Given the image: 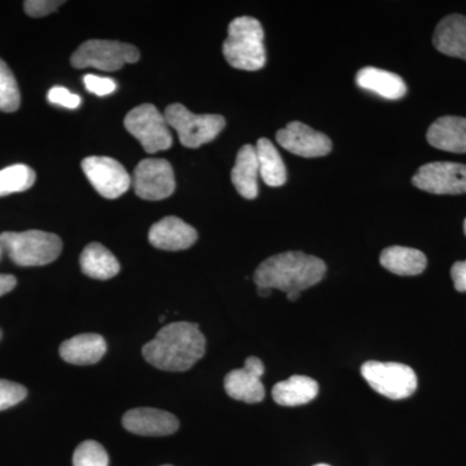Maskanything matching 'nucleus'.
I'll list each match as a JSON object with an SVG mask.
<instances>
[{
  "instance_id": "22",
  "label": "nucleus",
  "mask_w": 466,
  "mask_h": 466,
  "mask_svg": "<svg viewBox=\"0 0 466 466\" xmlns=\"http://www.w3.org/2000/svg\"><path fill=\"white\" fill-rule=\"evenodd\" d=\"M383 268L400 276L422 274L428 266V259L422 251L406 247L386 248L380 257Z\"/></svg>"
},
{
  "instance_id": "17",
  "label": "nucleus",
  "mask_w": 466,
  "mask_h": 466,
  "mask_svg": "<svg viewBox=\"0 0 466 466\" xmlns=\"http://www.w3.org/2000/svg\"><path fill=\"white\" fill-rule=\"evenodd\" d=\"M433 45L441 54L466 61V16L453 14L435 27Z\"/></svg>"
},
{
  "instance_id": "7",
  "label": "nucleus",
  "mask_w": 466,
  "mask_h": 466,
  "mask_svg": "<svg viewBox=\"0 0 466 466\" xmlns=\"http://www.w3.org/2000/svg\"><path fill=\"white\" fill-rule=\"evenodd\" d=\"M361 375L373 390L389 400H406L417 389L415 370L406 364L367 361L361 367Z\"/></svg>"
},
{
  "instance_id": "18",
  "label": "nucleus",
  "mask_w": 466,
  "mask_h": 466,
  "mask_svg": "<svg viewBox=\"0 0 466 466\" xmlns=\"http://www.w3.org/2000/svg\"><path fill=\"white\" fill-rule=\"evenodd\" d=\"M106 352V339L100 334L84 333L72 337L60 346V355L66 363L91 366Z\"/></svg>"
},
{
  "instance_id": "33",
  "label": "nucleus",
  "mask_w": 466,
  "mask_h": 466,
  "mask_svg": "<svg viewBox=\"0 0 466 466\" xmlns=\"http://www.w3.org/2000/svg\"><path fill=\"white\" fill-rule=\"evenodd\" d=\"M16 284L17 280L14 275L0 274V297L14 290Z\"/></svg>"
},
{
  "instance_id": "10",
  "label": "nucleus",
  "mask_w": 466,
  "mask_h": 466,
  "mask_svg": "<svg viewBox=\"0 0 466 466\" xmlns=\"http://www.w3.org/2000/svg\"><path fill=\"white\" fill-rule=\"evenodd\" d=\"M412 184L433 195H462L466 193V165L431 162L419 168Z\"/></svg>"
},
{
  "instance_id": "34",
  "label": "nucleus",
  "mask_w": 466,
  "mask_h": 466,
  "mask_svg": "<svg viewBox=\"0 0 466 466\" xmlns=\"http://www.w3.org/2000/svg\"><path fill=\"white\" fill-rule=\"evenodd\" d=\"M257 291H258V294L260 297H263V299H266V297L271 296L272 290L268 289V288H263V287H257Z\"/></svg>"
},
{
  "instance_id": "1",
  "label": "nucleus",
  "mask_w": 466,
  "mask_h": 466,
  "mask_svg": "<svg viewBox=\"0 0 466 466\" xmlns=\"http://www.w3.org/2000/svg\"><path fill=\"white\" fill-rule=\"evenodd\" d=\"M207 351V339L198 324L177 321L165 325L143 348L146 360L167 372L191 370Z\"/></svg>"
},
{
  "instance_id": "2",
  "label": "nucleus",
  "mask_w": 466,
  "mask_h": 466,
  "mask_svg": "<svg viewBox=\"0 0 466 466\" xmlns=\"http://www.w3.org/2000/svg\"><path fill=\"white\" fill-rule=\"evenodd\" d=\"M327 265L318 257L309 256L302 251H287L276 254L260 263L254 272L257 287L268 289L302 291L314 287L323 280Z\"/></svg>"
},
{
  "instance_id": "16",
  "label": "nucleus",
  "mask_w": 466,
  "mask_h": 466,
  "mask_svg": "<svg viewBox=\"0 0 466 466\" xmlns=\"http://www.w3.org/2000/svg\"><path fill=\"white\" fill-rule=\"evenodd\" d=\"M426 139L434 148L451 153H466V118L441 116L429 127Z\"/></svg>"
},
{
  "instance_id": "13",
  "label": "nucleus",
  "mask_w": 466,
  "mask_h": 466,
  "mask_svg": "<svg viewBox=\"0 0 466 466\" xmlns=\"http://www.w3.org/2000/svg\"><path fill=\"white\" fill-rule=\"evenodd\" d=\"M265 373V366L259 358L250 357L245 360L240 370H233L226 376L225 389L232 400L245 403H259L265 400L266 390L260 377Z\"/></svg>"
},
{
  "instance_id": "14",
  "label": "nucleus",
  "mask_w": 466,
  "mask_h": 466,
  "mask_svg": "<svg viewBox=\"0 0 466 466\" xmlns=\"http://www.w3.org/2000/svg\"><path fill=\"white\" fill-rule=\"evenodd\" d=\"M122 424L130 433L143 437H164L179 429L177 417L156 408H135L126 412Z\"/></svg>"
},
{
  "instance_id": "37",
  "label": "nucleus",
  "mask_w": 466,
  "mask_h": 466,
  "mask_svg": "<svg viewBox=\"0 0 466 466\" xmlns=\"http://www.w3.org/2000/svg\"><path fill=\"white\" fill-rule=\"evenodd\" d=\"M464 232H465V235H466V219H465V222H464Z\"/></svg>"
},
{
  "instance_id": "21",
  "label": "nucleus",
  "mask_w": 466,
  "mask_h": 466,
  "mask_svg": "<svg viewBox=\"0 0 466 466\" xmlns=\"http://www.w3.org/2000/svg\"><path fill=\"white\" fill-rule=\"evenodd\" d=\"M318 394V382L306 376H291L283 382L276 383L272 389V398L284 407L303 406L314 400Z\"/></svg>"
},
{
  "instance_id": "40",
  "label": "nucleus",
  "mask_w": 466,
  "mask_h": 466,
  "mask_svg": "<svg viewBox=\"0 0 466 466\" xmlns=\"http://www.w3.org/2000/svg\"><path fill=\"white\" fill-rule=\"evenodd\" d=\"M162 466H171V465H162Z\"/></svg>"
},
{
  "instance_id": "30",
  "label": "nucleus",
  "mask_w": 466,
  "mask_h": 466,
  "mask_svg": "<svg viewBox=\"0 0 466 466\" xmlns=\"http://www.w3.org/2000/svg\"><path fill=\"white\" fill-rule=\"evenodd\" d=\"M86 88L96 96H106L116 91V84L108 76L86 75L84 76Z\"/></svg>"
},
{
  "instance_id": "25",
  "label": "nucleus",
  "mask_w": 466,
  "mask_h": 466,
  "mask_svg": "<svg viewBox=\"0 0 466 466\" xmlns=\"http://www.w3.org/2000/svg\"><path fill=\"white\" fill-rule=\"evenodd\" d=\"M35 182V173L27 165H12L0 170V198L27 191Z\"/></svg>"
},
{
  "instance_id": "9",
  "label": "nucleus",
  "mask_w": 466,
  "mask_h": 466,
  "mask_svg": "<svg viewBox=\"0 0 466 466\" xmlns=\"http://www.w3.org/2000/svg\"><path fill=\"white\" fill-rule=\"evenodd\" d=\"M135 193L147 201H159L170 198L175 191L173 167L167 159L147 158L139 162L134 171Z\"/></svg>"
},
{
  "instance_id": "31",
  "label": "nucleus",
  "mask_w": 466,
  "mask_h": 466,
  "mask_svg": "<svg viewBox=\"0 0 466 466\" xmlns=\"http://www.w3.org/2000/svg\"><path fill=\"white\" fill-rule=\"evenodd\" d=\"M64 2L60 0H27L24 3V8L29 16L43 17L56 11Z\"/></svg>"
},
{
  "instance_id": "8",
  "label": "nucleus",
  "mask_w": 466,
  "mask_h": 466,
  "mask_svg": "<svg viewBox=\"0 0 466 466\" xmlns=\"http://www.w3.org/2000/svg\"><path fill=\"white\" fill-rule=\"evenodd\" d=\"M125 127L148 153L167 150L173 146L170 126L152 104H143L130 110L125 118Z\"/></svg>"
},
{
  "instance_id": "15",
  "label": "nucleus",
  "mask_w": 466,
  "mask_h": 466,
  "mask_svg": "<svg viewBox=\"0 0 466 466\" xmlns=\"http://www.w3.org/2000/svg\"><path fill=\"white\" fill-rule=\"evenodd\" d=\"M149 242L157 249L186 250L198 241V231L177 217H167L149 229Z\"/></svg>"
},
{
  "instance_id": "29",
  "label": "nucleus",
  "mask_w": 466,
  "mask_h": 466,
  "mask_svg": "<svg viewBox=\"0 0 466 466\" xmlns=\"http://www.w3.org/2000/svg\"><path fill=\"white\" fill-rule=\"evenodd\" d=\"M47 99L54 106H64L67 109H76L82 104L81 97L76 94H73L66 87L55 86L48 91Z\"/></svg>"
},
{
  "instance_id": "23",
  "label": "nucleus",
  "mask_w": 466,
  "mask_h": 466,
  "mask_svg": "<svg viewBox=\"0 0 466 466\" xmlns=\"http://www.w3.org/2000/svg\"><path fill=\"white\" fill-rule=\"evenodd\" d=\"M81 269L88 278L109 280L118 275V259L99 242H91L81 254Z\"/></svg>"
},
{
  "instance_id": "32",
  "label": "nucleus",
  "mask_w": 466,
  "mask_h": 466,
  "mask_svg": "<svg viewBox=\"0 0 466 466\" xmlns=\"http://www.w3.org/2000/svg\"><path fill=\"white\" fill-rule=\"evenodd\" d=\"M451 278H452L455 289L458 291H466V260L456 262L451 268Z\"/></svg>"
},
{
  "instance_id": "38",
  "label": "nucleus",
  "mask_w": 466,
  "mask_h": 466,
  "mask_svg": "<svg viewBox=\"0 0 466 466\" xmlns=\"http://www.w3.org/2000/svg\"><path fill=\"white\" fill-rule=\"evenodd\" d=\"M315 466H330V465H327V464H318V465H315Z\"/></svg>"
},
{
  "instance_id": "39",
  "label": "nucleus",
  "mask_w": 466,
  "mask_h": 466,
  "mask_svg": "<svg viewBox=\"0 0 466 466\" xmlns=\"http://www.w3.org/2000/svg\"><path fill=\"white\" fill-rule=\"evenodd\" d=\"M0 339H2V330H0Z\"/></svg>"
},
{
  "instance_id": "24",
  "label": "nucleus",
  "mask_w": 466,
  "mask_h": 466,
  "mask_svg": "<svg viewBox=\"0 0 466 466\" xmlns=\"http://www.w3.org/2000/svg\"><path fill=\"white\" fill-rule=\"evenodd\" d=\"M258 157L259 174L263 182L269 187H281L287 182V167H285L280 153L274 144L266 137L258 140L256 147Z\"/></svg>"
},
{
  "instance_id": "5",
  "label": "nucleus",
  "mask_w": 466,
  "mask_h": 466,
  "mask_svg": "<svg viewBox=\"0 0 466 466\" xmlns=\"http://www.w3.org/2000/svg\"><path fill=\"white\" fill-rule=\"evenodd\" d=\"M168 126L177 131L180 143L186 148L196 149L213 142L226 127L225 116L219 115H195L182 104H171L165 110Z\"/></svg>"
},
{
  "instance_id": "12",
  "label": "nucleus",
  "mask_w": 466,
  "mask_h": 466,
  "mask_svg": "<svg viewBox=\"0 0 466 466\" xmlns=\"http://www.w3.org/2000/svg\"><path fill=\"white\" fill-rule=\"evenodd\" d=\"M276 140L284 149L305 158L324 157L332 152V140L302 122L294 121L276 134Z\"/></svg>"
},
{
  "instance_id": "4",
  "label": "nucleus",
  "mask_w": 466,
  "mask_h": 466,
  "mask_svg": "<svg viewBox=\"0 0 466 466\" xmlns=\"http://www.w3.org/2000/svg\"><path fill=\"white\" fill-rule=\"evenodd\" d=\"M0 245L18 266H46L54 262L63 250V242L55 233L45 231L3 232Z\"/></svg>"
},
{
  "instance_id": "20",
  "label": "nucleus",
  "mask_w": 466,
  "mask_h": 466,
  "mask_svg": "<svg viewBox=\"0 0 466 466\" xmlns=\"http://www.w3.org/2000/svg\"><path fill=\"white\" fill-rule=\"evenodd\" d=\"M355 81L359 87L375 92L383 99L400 100L407 94L406 82L400 76L373 66L359 70Z\"/></svg>"
},
{
  "instance_id": "6",
  "label": "nucleus",
  "mask_w": 466,
  "mask_h": 466,
  "mask_svg": "<svg viewBox=\"0 0 466 466\" xmlns=\"http://www.w3.org/2000/svg\"><path fill=\"white\" fill-rule=\"evenodd\" d=\"M140 52L133 45L116 41H101L92 39L82 43L70 58L76 69L95 67L103 72H116L126 64L139 61Z\"/></svg>"
},
{
  "instance_id": "35",
  "label": "nucleus",
  "mask_w": 466,
  "mask_h": 466,
  "mask_svg": "<svg viewBox=\"0 0 466 466\" xmlns=\"http://www.w3.org/2000/svg\"><path fill=\"white\" fill-rule=\"evenodd\" d=\"M300 297L299 291H290V293L287 294L288 300H290V302H294V300L299 299Z\"/></svg>"
},
{
  "instance_id": "19",
  "label": "nucleus",
  "mask_w": 466,
  "mask_h": 466,
  "mask_svg": "<svg viewBox=\"0 0 466 466\" xmlns=\"http://www.w3.org/2000/svg\"><path fill=\"white\" fill-rule=\"evenodd\" d=\"M259 164L256 147L247 144L238 150L231 179L236 191L247 200H254L258 196Z\"/></svg>"
},
{
  "instance_id": "27",
  "label": "nucleus",
  "mask_w": 466,
  "mask_h": 466,
  "mask_svg": "<svg viewBox=\"0 0 466 466\" xmlns=\"http://www.w3.org/2000/svg\"><path fill=\"white\" fill-rule=\"evenodd\" d=\"M109 458L106 449L96 441H82L73 456L75 466H108Z\"/></svg>"
},
{
  "instance_id": "3",
  "label": "nucleus",
  "mask_w": 466,
  "mask_h": 466,
  "mask_svg": "<svg viewBox=\"0 0 466 466\" xmlns=\"http://www.w3.org/2000/svg\"><path fill=\"white\" fill-rule=\"evenodd\" d=\"M265 32L257 18H235L228 26V36L223 43L227 63L238 70L256 72L266 66Z\"/></svg>"
},
{
  "instance_id": "28",
  "label": "nucleus",
  "mask_w": 466,
  "mask_h": 466,
  "mask_svg": "<svg viewBox=\"0 0 466 466\" xmlns=\"http://www.w3.org/2000/svg\"><path fill=\"white\" fill-rule=\"evenodd\" d=\"M26 395L25 386L8 381V380H0V410L16 406L25 400Z\"/></svg>"
},
{
  "instance_id": "36",
  "label": "nucleus",
  "mask_w": 466,
  "mask_h": 466,
  "mask_svg": "<svg viewBox=\"0 0 466 466\" xmlns=\"http://www.w3.org/2000/svg\"><path fill=\"white\" fill-rule=\"evenodd\" d=\"M2 253H3V248H2V245H0V258H2Z\"/></svg>"
},
{
  "instance_id": "26",
  "label": "nucleus",
  "mask_w": 466,
  "mask_h": 466,
  "mask_svg": "<svg viewBox=\"0 0 466 466\" xmlns=\"http://www.w3.org/2000/svg\"><path fill=\"white\" fill-rule=\"evenodd\" d=\"M21 95L16 78L7 64L0 58V110L16 112L20 108Z\"/></svg>"
},
{
  "instance_id": "11",
  "label": "nucleus",
  "mask_w": 466,
  "mask_h": 466,
  "mask_svg": "<svg viewBox=\"0 0 466 466\" xmlns=\"http://www.w3.org/2000/svg\"><path fill=\"white\" fill-rule=\"evenodd\" d=\"M82 168L92 187L109 200L121 198L133 183L126 168L115 158L92 156L82 161Z\"/></svg>"
}]
</instances>
